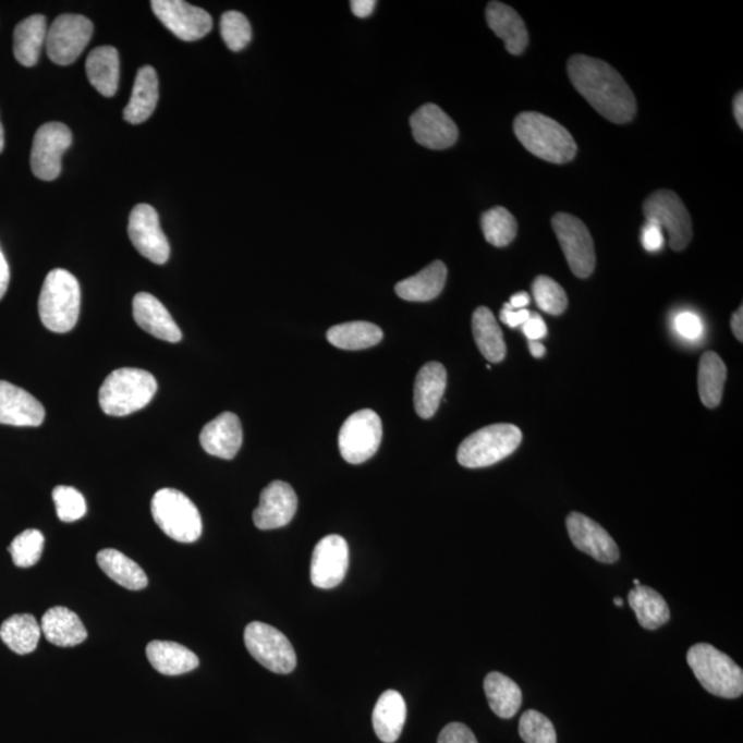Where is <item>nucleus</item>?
<instances>
[{
    "instance_id": "nucleus-1",
    "label": "nucleus",
    "mask_w": 743,
    "mask_h": 743,
    "mask_svg": "<svg viewBox=\"0 0 743 743\" xmlns=\"http://www.w3.org/2000/svg\"><path fill=\"white\" fill-rule=\"evenodd\" d=\"M568 73L575 90L605 119L625 124L635 118V94L624 77L606 61L573 56L568 62Z\"/></svg>"
},
{
    "instance_id": "nucleus-2",
    "label": "nucleus",
    "mask_w": 743,
    "mask_h": 743,
    "mask_svg": "<svg viewBox=\"0 0 743 743\" xmlns=\"http://www.w3.org/2000/svg\"><path fill=\"white\" fill-rule=\"evenodd\" d=\"M514 133L532 155L553 165H564L577 155L573 135L557 120L537 112L517 114Z\"/></svg>"
},
{
    "instance_id": "nucleus-3",
    "label": "nucleus",
    "mask_w": 743,
    "mask_h": 743,
    "mask_svg": "<svg viewBox=\"0 0 743 743\" xmlns=\"http://www.w3.org/2000/svg\"><path fill=\"white\" fill-rule=\"evenodd\" d=\"M81 302V285L76 277L64 269L51 270L39 296L40 320L51 332H70L77 324Z\"/></svg>"
},
{
    "instance_id": "nucleus-4",
    "label": "nucleus",
    "mask_w": 743,
    "mask_h": 743,
    "mask_svg": "<svg viewBox=\"0 0 743 743\" xmlns=\"http://www.w3.org/2000/svg\"><path fill=\"white\" fill-rule=\"evenodd\" d=\"M157 391L155 376L144 369L120 368L99 389V406L109 416H129L144 410Z\"/></svg>"
},
{
    "instance_id": "nucleus-5",
    "label": "nucleus",
    "mask_w": 743,
    "mask_h": 743,
    "mask_svg": "<svg viewBox=\"0 0 743 743\" xmlns=\"http://www.w3.org/2000/svg\"><path fill=\"white\" fill-rule=\"evenodd\" d=\"M690 668L706 692L735 699L743 693V672L727 654L708 643H698L687 653Z\"/></svg>"
},
{
    "instance_id": "nucleus-6",
    "label": "nucleus",
    "mask_w": 743,
    "mask_h": 743,
    "mask_svg": "<svg viewBox=\"0 0 743 743\" xmlns=\"http://www.w3.org/2000/svg\"><path fill=\"white\" fill-rule=\"evenodd\" d=\"M521 442L522 431L514 424H491L460 443L458 462L465 468L489 467L511 456Z\"/></svg>"
},
{
    "instance_id": "nucleus-7",
    "label": "nucleus",
    "mask_w": 743,
    "mask_h": 743,
    "mask_svg": "<svg viewBox=\"0 0 743 743\" xmlns=\"http://www.w3.org/2000/svg\"><path fill=\"white\" fill-rule=\"evenodd\" d=\"M156 525L178 543L191 544L200 538L203 521L195 502L176 489L157 490L150 504Z\"/></svg>"
},
{
    "instance_id": "nucleus-8",
    "label": "nucleus",
    "mask_w": 743,
    "mask_h": 743,
    "mask_svg": "<svg viewBox=\"0 0 743 743\" xmlns=\"http://www.w3.org/2000/svg\"><path fill=\"white\" fill-rule=\"evenodd\" d=\"M643 214L647 222L667 230L669 247L678 253L687 248L693 237V223L677 193L666 190L651 193L643 203Z\"/></svg>"
},
{
    "instance_id": "nucleus-9",
    "label": "nucleus",
    "mask_w": 743,
    "mask_h": 743,
    "mask_svg": "<svg viewBox=\"0 0 743 743\" xmlns=\"http://www.w3.org/2000/svg\"><path fill=\"white\" fill-rule=\"evenodd\" d=\"M245 647L261 667L280 674L296 668V653L284 633L264 622H251L244 632Z\"/></svg>"
},
{
    "instance_id": "nucleus-10",
    "label": "nucleus",
    "mask_w": 743,
    "mask_h": 743,
    "mask_svg": "<svg viewBox=\"0 0 743 743\" xmlns=\"http://www.w3.org/2000/svg\"><path fill=\"white\" fill-rule=\"evenodd\" d=\"M552 229L567 256L570 270L578 279H588L596 265L593 235L585 223L567 212L555 214Z\"/></svg>"
},
{
    "instance_id": "nucleus-11",
    "label": "nucleus",
    "mask_w": 743,
    "mask_h": 743,
    "mask_svg": "<svg viewBox=\"0 0 743 743\" xmlns=\"http://www.w3.org/2000/svg\"><path fill=\"white\" fill-rule=\"evenodd\" d=\"M383 437L378 413L364 410L353 413L339 433V449L350 464L365 463L375 456Z\"/></svg>"
},
{
    "instance_id": "nucleus-12",
    "label": "nucleus",
    "mask_w": 743,
    "mask_h": 743,
    "mask_svg": "<svg viewBox=\"0 0 743 743\" xmlns=\"http://www.w3.org/2000/svg\"><path fill=\"white\" fill-rule=\"evenodd\" d=\"M93 33V23L85 15L62 14L47 29V56L57 65H71L86 49Z\"/></svg>"
},
{
    "instance_id": "nucleus-13",
    "label": "nucleus",
    "mask_w": 743,
    "mask_h": 743,
    "mask_svg": "<svg viewBox=\"0 0 743 743\" xmlns=\"http://www.w3.org/2000/svg\"><path fill=\"white\" fill-rule=\"evenodd\" d=\"M72 145L71 130L62 123H46L36 131L31 169L41 181H54L61 174V159Z\"/></svg>"
},
{
    "instance_id": "nucleus-14",
    "label": "nucleus",
    "mask_w": 743,
    "mask_h": 743,
    "mask_svg": "<svg viewBox=\"0 0 743 743\" xmlns=\"http://www.w3.org/2000/svg\"><path fill=\"white\" fill-rule=\"evenodd\" d=\"M150 7L160 23L178 39L195 41L211 33V15L183 0H151Z\"/></svg>"
},
{
    "instance_id": "nucleus-15",
    "label": "nucleus",
    "mask_w": 743,
    "mask_h": 743,
    "mask_svg": "<svg viewBox=\"0 0 743 743\" xmlns=\"http://www.w3.org/2000/svg\"><path fill=\"white\" fill-rule=\"evenodd\" d=\"M129 235L135 249L156 265H165L170 258V244L160 228L159 216L149 204H138L129 219Z\"/></svg>"
},
{
    "instance_id": "nucleus-16",
    "label": "nucleus",
    "mask_w": 743,
    "mask_h": 743,
    "mask_svg": "<svg viewBox=\"0 0 743 743\" xmlns=\"http://www.w3.org/2000/svg\"><path fill=\"white\" fill-rule=\"evenodd\" d=\"M350 563L349 544L342 536L324 537L314 548L310 577L314 587L332 589L346 577Z\"/></svg>"
},
{
    "instance_id": "nucleus-17",
    "label": "nucleus",
    "mask_w": 743,
    "mask_h": 743,
    "mask_svg": "<svg viewBox=\"0 0 743 743\" xmlns=\"http://www.w3.org/2000/svg\"><path fill=\"white\" fill-rule=\"evenodd\" d=\"M570 540L581 552L589 555L600 563H616L620 559V549L613 537L590 517L572 512L567 517Z\"/></svg>"
},
{
    "instance_id": "nucleus-18",
    "label": "nucleus",
    "mask_w": 743,
    "mask_h": 743,
    "mask_svg": "<svg viewBox=\"0 0 743 743\" xmlns=\"http://www.w3.org/2000/svg\"><path fill=\"white\" fill-rule=\"evenodd\" d=\"M413 138L428 149L443 150L456 144V123L438 105H423L411 118Z\"/></svg>"
},
{
    "instance_id": "nucleus-19",
    "label": "nucleus",
    "mask_w": 743,
    "mask_h": 743,
    "mask_svg": "<svg viewBox=\"0 0 743 743\" xmlns=\"http://www.w3.org/2000/svg\"><path fill=\"white\" fill-rule=\"evenodd\" d=\"M297 496L291 485L275 480L260 494L259 506L254 511L255 526L260 531L284 527L294 520Z\"/></svg>"
},
{
    "instance_id": "nucleus-20",
    "label": "nucleus",
    "mask_w": 743,
    "mask_h": 743,
    "mask_svg": "<svg viewBox=\"0 0 743 743\" xmlns=\"http://www.w3.org/2000/svg\"><path fill=\"white\" fill-rule=\"evenodd\" d=\"M45 417V407L34 395L9 381L0 380V424L39 427Z\"/></svg>"
},
{
    "instance_id": "nucleus-21",
    "label": "nucleus",
    "mask_w": 743,
    "mask_h": 743,
    "mask_svg": "<svg viewBox=\"0 0 743 743\" xmlns=\"http://www.w3.org/2000/svg\"><path fill=\"white\" fill-rule=\"evenodd\" d=\"M200 443L211 456L232 460L243 444V427L232 412H224L204 426Z\"/></svg>"
},
{
    "instance_id": "nucleus-22",
    "label": "nucleus",
    "mask_w": 743,
    "mask_h": 743,
    "mask_svg": "<svg viewBox=\"0 0 743 743\" xmlns=\"http://www.w3.org/2000/svg\"><path fill=\"white\" fill-rule=\"evenodd\" d=\"M134 320L144 331L166 342L178 343L182 339L180 327L163 303L148 292H139L133 301Z\"/></svg>"
},
{
    "instance_id": "nucleus-23",
    "label": "nucleus",
    "mask_w": 743,
    "mask_h": 743,
    "mask_svg": "<svg viewBox=\"0 0 743 743\" xmlns=\"http://www.w3.org/2000/svg\"><path fill=\"white\" fill-rule=\"evenodd\" d=\"M490 29L504 41L507 51L520 56L528 45L525 21L514 9L501 2H490L486 8Z\"/></svg>"
},
{
    "instance_id": "nucleus-24",
    "label": "nucleus",
    "mask_w": 743,
    "mask_h": 743,
    "mask_svg": "<svg viewBox=\"0 0 743 743\" xmlns=\"http://www.w3.org/2000/svg\"><path fill=\"white\" fill-rule=\"evenodd\" d=\"M40 628L47 642L54 646L75 647L87 640V631L82 620L64 606L47 610Z\"/></svg>"
},
{
    "instance_id": "nucleus-25",
    "label": "nucleus",
    "mask_w": 743,
    "mask_h": 743,
    "mask_svg": "<svg viewBox=\"0 0 743 743\" xmlns=\"http://www.w3.org/2000/svg\"><path fill=\"white\" fill-rule=\"evenodd\" d=\"M146 657L157 672L166 677H180L195 671L198 657L190 648L175 642L154 641L146 646Z\"/></svg>"
},
{
    "instance_id": "nucleus-26",
    "label": "nucleus",
    "mask_w": 743,
    "mask_h": 743,
    "mask_svg": "<svg viewBox=\"0 0 743 743\" xmlns=\"http://www.w3.org/2000/svg\"><path fill=\"white\" fill-rule=\"evenodd\" d=\"M159 101V78L154 66H143L135 76L133 93L123 118L130 124L146 122L154 114Z\"/></svg>"
},
{
    "instance_id": "nucleus-27",
    "label": "nucleus",
    "mask_w": 743,
    "mask_h": 743,
    "mask_svg": "<svg viewBox=\"0 0 743 743\" xmlns=\"http://www.w3.org/2000/svg\"><path fill=\"white\" fill-rule=\"evenodd\" d=\"M406 721L404 697L395 690H387L380 695L372 714L376 735L385 743H394L401 736Z\"/></svg>"
},
{
    "instance_id": "nucleus-28",
    "label": "nucleus",
    "mask_w": 743,
    "mask_h": 743,
    "mask_svg": "<svg viewBox=\"0 0 743 743\" xmlns=\"http://www.w3.org/2000/svg\"><path fill=\"white\" fill-rule=\"evenodd\" d=\"M447 381V369L442 364L428 363L423 366L415 381V410L418 416L430 418L436 415Z\"/></svg>"
},
{
    "instance_id": "nucleus-29",
    "label": "nucleus",
    "mask_w": 743,
    "mask_h": 743,
    "mask_svg": "<svg viewBox=\"0 0 743 743\" xmlns=\"http://www.w3.org/2000/svg\"><path fill=\"white\" fill-rule=\"evenodd\" d=\"M447 279V266L443 261L436 260L421 273L398 282L395 292L401 300L407 302H430L441 295Z\"/></svg>"
},
{
    "instance_id": "nucleus-30",
    "label": "nucleus",
    "mask_w": 743,
    "mask_h": 743,
    "mask_svg": "<svg viewBox=\"0 0 743 743\" xmlns=\"http://www.w3.org/2000/svg\"><path fill=\"white\" fill-rule=\"evenodd\" d=\"M86 73L92 86L103 97H113L119 88V52L112 46L94 49L87 57Z\"/></svg>"
},
{
    "instance_id": "nucleus-31",
    "label": "nucleus",
    "mask_w": 743,
    "mask_h": 743,
    "mask_svg": "<svg viewBox=\"0 0 743 743\" xmlns=\"http://www.w3.org/2000/svg\"><path fill=\"white\" fill-rule=\"evenodd\" d=\"M102 572L125 589L141 590L148 587V575L144 569L118 549L107 548L97 555Z\"/></svg>"
},
{
    "instance_id": "nucleus-32",
    "label": "nucleus",
    "mask_w": 743,
    "mask_h": 743,
    "mask_svg": "<svg viewBox=\"0 0 743 743\" xmlns=\"http://www.w3.org/2000/svg\"><path fill=\"white\" fill-rule=\"evenodd\" d=\"M47 21L35 14L21 21L14 29V57L24 66L38 64L41 47L46 45Z\"/></svg>"
},
{
    "instance_id": "nucleus-33",
    "label": "nucleus",
    "mask_w": 743,
    "mask_h": 743,
    "mask_svg": "<svg viewBox=\"0 0 743 743\" xmlns=\"http://www.w3.org/2000/svg\"><path fill=\"white\" fill-rule=\"evenodd\" d=\"M628 604L635 611L640 624L648 631H656L671 619L667 600L656 589L640 585L628 595Z\"/></svg>"
},
{
    "instance_id": "nucleus-34",
    "label": "nucleus",
    "mask_w": 743,
    "mask_h": 743,
    "mask_svg": "<svg viewBox=\"0 0 743 743\" xmlns=\"http://www.w3.org/2000/svg\"><path fill=\"white\" fill-rule=\"evenodd\" d=\"M473 333L476 346L490 363H501L507 355L504 337L488 307H478L473 316Z\"/></svg>"
},
{
    "instance_id": "nucleus-35",
    "label": "nucleus",
    "mask_w": 743,
    "mask_h": 743,
    "mask_svg": "<svg viewBox=\"0 0 743 743\" xmlns=\"http://www.w3.org/2000/svg\"><path fill=\"white\" fill-rule=\"evenodd\" d=\"M484 689L490 709L501 719H511L522 705V692L514 680L500 672H491L485 678Z\"/></svg>"
},
{
    "instance_id": "nucleus-36",
    "label": "nucleus",
    "mask_w": 743,
    "mask_h": 743,
    "mask_svg": "<svg viewBox=\"0 0 743 743\" xmlns=\"http://www.w3.org/2000/svg\"><path fill=\"white\" fill-rule=\"evenodd\" d=\"M40 635L41 628L33 614H14L0 626V640L20 656L34 653Z\"/></svg>"
},
{
    "instance_id": "nucleus-37",
    "label": "nucleus",
    "mask_w": 743,
    "mask_h": 743,
    "mask_svg": "<svg viewBox=\"0 0 743 743\" xmlns=\"http://www.w3.org/2000/svg\"><path fill=\"white\" fill-rule=\"evenodd\" d=\"M727 368L719 354L706 352L699 361L698 391L701 401L709 410L718 407L723 400Z\"/></svg>"
},
{
    "instance_id": "nucleus-38",
    "label": "nucleus",
    "mask_w": 743,
    "mask_h": 743,
    "mask_svg": "<svg viewBox=\"0 0 743 743\" xmlns=\"http://www.w3.org/2000/svg\"><path fill=\"white\" fill-rule=\"evenodd\" d=\"M329 343L342 350H365L376 346L383 339V331L375 324L354 321L339 324L327 333Z\"/></svg>"
},
{
    "instance_id": "nucleus-39",
    "label": "nucleus",
    "mask_w": 743,
    "mask_h": 743,
    "mask_svg": "<svg viewBox=\"0 0 743 743\" xmlns=\"http://www.w3.org/2000/svg\"><path fill=\"white\" fill-rule=\"evenodd\" d=\"M480 224H483L486 242L495 245V247H507L516 237V219L504 207L491 208L484 212Z\"/></svg>"
},
{
    "instance_id": "nucleus-40",
    "label": "nucleus",
    "mask_w": 743,
    "mask_h": 743,
    "mask_svg": "<svg viewBox=\"0 0 743 743\" xmlns=\"http://www.w3.org/2000/svg\"><path fill=\"white\" fill-rule=\"evenodd\" d=\"M44 548V533L36 531V528H28L14 538L10 544L9 552L12 555L15 567L28 569L40 561Z\"/></svg>"
},
{
    "instance_id": "nucleus-41",
    "label": "nucleus",
    "mask_w": 743,
    "mask_h": 743,
    "mask_svg": "<svg viewBox=\"0 0 743 743\" xmlns=\"http://www.w3.org/2000/svg\"><path fill=\"white\" fill-rule=\"evenodd\" d=\"M532 290L537 306L544 313L551 314V316H561L567 310L569 305L567 292L551 277L538 276L535 282H533Z\"/></svg>"
},
{
    "instance_id": "nucleus-42",
    "label": "nucleus",
    "mask_w": 743,
    "mask_h": 743,
    "mask_svg": "<svg viewBox=\"0 0 743 743\" xmlns=\"http://www.w3.org/2000/svg\"><path fill=\"white\" fill-rule=\"evenodd\" d=\"M52 501H54L57 516L62 522H76L86 515L85 497L72 486H57L52 490Z\"/></svg>"
},
{
    "instance_id": "nucleus-43",
    "label": "nucleus",
    "mask_w": 743,
    "mask_h": 743,
    "mask_svg": "<svg viewBox=\"0 0 743 743\" xmlns=\"http://www.w3.org/2000/svg\"><path fill=\"white\" fill-rule=\"evenodd\" d=\"M221 35L232 51H242L253 38L249 21L240 12H227L221 19Z\"/></svg>"
},
{
    "instance_id": "nucleus-44",
    "label": "nucleus",
    "mask_w": 743,
    "mask_h": 743,
    "mask_svg": "<svg viewBox=\"0 0 743 743\" xmlns=\"http://www.w3.org/2000/svg\"><path fill=\"white\" fill-rule=\"evenodd\" d=\"M520 734L525 743H557L551 720L537 710H526L520 721Z\"/></svg>"
},
{
    "instance_id": "nucleus-45",
    "label": "nucleus",
    "mask_w": 743,
    "mask_h": 743,
    "mask_svg": "<svg viewBox=\"0 0 743 743\" xmlns=\"http://www.w3.org/2000/svg\"><path fill=\"white\" fill-rule=\"evenodd\" d=\"M674 327H677L678 332L682 334L683 338L690 340L698 339L704 332L701 318L697 314L690 312L679 314V316L674 318Z\"/></svg>"
},
{
    "instance_id": "nucleus-46",
    "label": "nucleus",
    "mask_w": 743,
    "mask_h": 743,
    "mask_svg": "<svg viewBox=\"0 0 743 743\" xmlns=\"http://www.w3.org/2000/svg\"><path fill=\"white\" fill-rule=\"evenodd\" d=\"M438 743H478V741L467 726L450 723L439 734Z\"/></svg>"
},
{
    "instance_id": "nucleus-47",
    "label": "nucleus",
    "mask_w": 743,
    "mask_h": 743,
    "mask_svg": "<svg viewBox=\"0 0 743 743\" xmlns=\"http://www.w3.org/2000/svg\"><path fill=\"white\" fill-rule=\"evenodd\" d=\"M663 242H666V239H663L662 229L657 227L656 223L647 222L642 230L643 247L648 253H656V251L662 249Z\"/></svg>"
},
{
    "instance_id": "nucleus-48",
    "label": "nucleus",
    "mask_w": 743,
    "mask_h": 743,
    "mask_svg": "<svg viewBox=\"0 0 743 743\" xmlns=\"http://www.w3.org/2000/svg\"><path fill=\"white\" fill-rule=\"evenodd\" d=\"M531 316L532 313L526 310V308H522V310H514L510 303H506L500 313V320L507 324V326L510 328H517L523 326V324H525Z\"/></svg>"
},
{
    "instance_id": "nucleus-49",
    "label": "nucleus",
    "mask_w": 743,
    "mask_h": 743,
    "mask_svg": "<svg viewBox=\"0 0 743 743\" xmlns=\"http://www.w3.org/2000/svg\"><path fill=\"white\" fill-rule=\"evenodd\" d=\"M522 328L528 340H538V342L548 333L547 324L536 313H532L531 318L523 324Z\"/></svg>"
},
{
    "instance_id": "nucleus-50",
    "label": "nucleus",
    "mask_w": 743,
    "mask_h": 743,
    "mask_svg": "<svg viewBox=\"0 0 743 743\" xmlns=\"http://www.w3.org/2000/svg\"><path fill=\"white\" fill-rule=\"evenodd\" d=\"M350 7H352L353 13L357 17L366 19L374 13L376 2L375 0H353V2H350Z\"/></svg>"
},
{
    "instance_id": "nucleus-51",
    "label": "nucleus",
    "mask_w": 743,
    "mask_h": 743,
    "mask_svg": "<svg viewBox=\"0 0 743 743\" xmlns=\"http://www.w3.org/2000/svg\"><path fill=\"white\" fill-rule=\"evenodd\" d=\"M9 281H10V269H9L8 260H7V258H4L2 249H0V301H2V297L4 296V294H7V291L9 288Z\"/></svg>"
},
{
    "instance_id": "nucleus-52",
    "label": "nucleus",
    "mask_w": 743,
    "mask_h": 743,
    "mask_svg": "<svg viewBox=\"0 0 743 743\" xmlns=\"http://www.w3.org/2000/svg\"><path fill=\"white\" fill-rule=\"evenodd\" d=\"M731 329L738 342H743V307L741 306L738 310L732 314L731 317Z\"/></svg>"
},
{
    "instance_id": "nucleus-53",
    "label": "nucleus",
    "mask_w": 743,
    "mask_h": 743,
    "mask_svg": "<svg viewBox=\"0 0 743 743\" xmlns=\"http://www.w3.org/2000/svg\"><path fill=\"white\" fill-rule=\"evenodd\" d=\"M509 303L514 310H522V308H525L531 303V296L526 292H517L516 295L511 297Z\"/></svg>"
},
{
    "instance_id": "nucleus-54",
    "label": "nucleus",
    "mask_w": 743,
    "mask_h": 743,
    "mask_svg": "<svg viewBox=\"0 0 743 743\" xmlns=\"http://www.w3.org/2000/svg\"><path fill=\"white\" fill-rule=\"evenodd\" d=\"M734 117L736 120V123L740 124V127L743 129V94L742 92L736 94V97L734 99Z\"/></svg>"
},
{
    "instance_id": "nucleus-55",
    "label": "nucleus",
    "mask_w": 743,
    "mask_h": 743,
    "mask_svg": "<svg viewBox=\"0 0 743 743\" xmlns=\"http://www.w3.org/2000/svg\"><path fill=\"white\" fill-rule=\"evenodd\" d=\"M528 348H531V353L535 358H541L546 355V348H544V344L538 342V340H531Z\"/></svg>"
},
{
    "instance_id": "nucleus-56",
    "label": "nucleus",
    "mask_w": 743,
    "mask_h": 743,
    "mask_svg": "<svg viewBox=\"0 0 743 743\" xmlns=\"http://www.w3.org/2000/svg\"><path fill=\"white\" fill-rule=\"evenodd\" d=\"M4 148V131L2 122H0V154H2Z\"/></svg>"
},
{
    "instance_id": "nucleus-57",
    "label": "nucleus",
    "mask_w": 743,
    "mask_h": 743,
    "mask_svg": "<svg viewBox=\"0 0 743 743\" xmlns=\"http://www.w3.org/2000/svg\"><path fill=\"white\" fill-rule=\"evenodd\" d=\"M614 604L616 606L622 607L624 606V600H622V598H614Z\"/></svg>"
},
{
    "instance_id": "nucleus-58",
    "label": "nucleus",
    "mask_w": 743,
    "mask_h": 743,
    "mask_svg": "<svg viewBox=\"0 0 743 743\" xmlns=\"http://www.w3.org/2000/svg\"><path fill=\"white\" fill-rule=\"evenodd\" d=\"M633 584H635L636 587H640V585H642L640 580H633Z\"/></svg>"
}]
</instances>
